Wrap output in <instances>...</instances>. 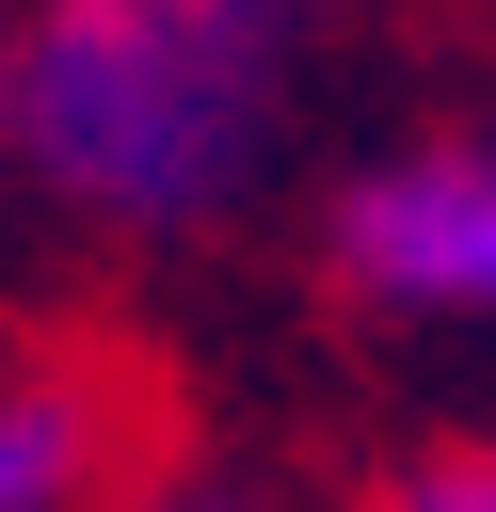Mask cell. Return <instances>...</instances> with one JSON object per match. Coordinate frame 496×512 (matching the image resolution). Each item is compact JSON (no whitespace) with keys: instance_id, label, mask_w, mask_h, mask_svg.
<instances>
[{"instance_id":"6da1fadb","label":"cell","mask_w":496,"mask_h":512,"mask_svg":"<svg viewBox=\"0 0 496 512\" xmlns=\"http://www.w3.org/2000/svg\"><path fill=\"white\" fill-rule=\"evenodd\" d=\"M352 0H32L16 16V176L96 240H208L272 192Z\"/></svg>"},{"instance_id":"277c9868","label":"cell","mask_w":496,"mask_h":512,"mask_svg":"<svg viewBox=\"0 0 496 512\" xmlns=\"http://www.w3.org/2000/svg\"><path fill=\"white\" fill-rule=\"evenodd\" d=\"M384 512H496V432H448L384 480Z\"/></svg>"},{"instance_id":"8992f818","label":"cell","mask_w":496,"mask_h":512,"mask_svg":"<svg viewBox=\"0 0 496 512\" xmlns=\"http://www.w3.org/2000/svg\"><path fill=\"white\" fill-rule=\"evenodd\" d=\"M0 176H16V16H0Z\"/></svg>"},{"instance_id":"3957f363","label":"cell","mask_w":496,"mask_h":512,"mask_svg":"<svg viewBox=\"0 0 496 512\" xmlns=\"http://www.w3.org/2000/svg\"><path fill=\"white\" fill-rule=\"evenodd\" d=\"M128 496H144V400L64 336H0V512H128Z\"/></svg>"},{"instance_id":"7a4b0ae2","label":"cell","mask_w":496,"mask_h":512,"mask_svg":"<svg viewBox=\"0 0 496 512\" xmlns=\"http://www.w3.org/2000/svg\"><path fill=\"white\" fill-rule=\"evenodd\" d=\"M320 272L384 336H496V144H384L320 208Z\"/></svg>"},{"instance_id":"5b68a950","label":"cell","mask_w":496,"mask_h":512,"mask_svg":"<svg viewBox=\"0 0 496 512\" xmlns=\"http://www.w3.org/2000/svg\"><path fill=\"white\" fill-rule=\"evenodd\" d=\"M128 512H288V496H240V480H176V496H128Z\"/></svg>"}]
</instances>
